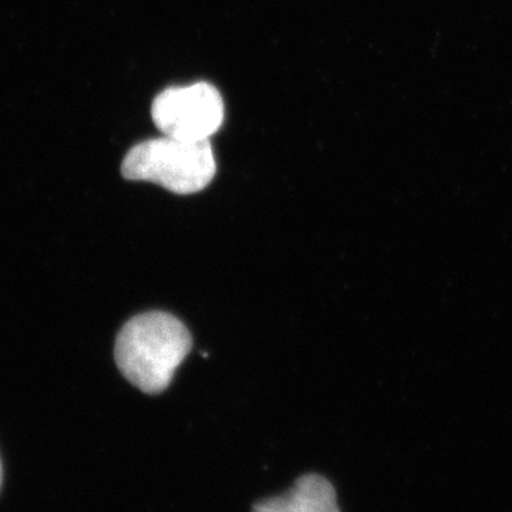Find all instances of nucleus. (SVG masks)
Here are the masks:
<instances>
[{
    "mask_svg": "<svg viewBox=\"0 0 512 512\" xmlns=\"http://www.w3.org/2000/svg\"><path fill=\"white\" fill-rule=\"evenodd\" d=\"M192 348L187 326L167 312H147L128 320L114 348L128 382L147 394L164 392Z\"/></svg>",
    "mask_w": 512,
    "mask_h": 512,
    "instance_id": "nucleus-1",
    "label": "nucleus"
},
{
    "mask_svg": "<svg viewBox=\"0 0 512 512\" xmlns=\"http://www.w3.org/2000/svg\"><path fill=\"white\" fill-rule=\"evenodd\" d=\"M121 174L131 181H148L178 195L205 190L217 174L210 140L184 141L173 137L143 141L128 151Z\"/></svg>",
    "mask_w": 512,
    "mask_h": 512,
    "instance_id": "nucleus-2",
    "label": "nucleus"
},
{
    "mask_svg": "<svg viewBox=\"0 0 512 512\" xmlns=\"http://www.w3.org/2000/svg\"><path fill=\"white\" fill-rule=\"evenodd\" d=\"M151 117L163 136L207 141L224 123V100L210 83L170 87L154 99Z\"/></svg>",
    "mask_w": 512,
    "mask_h": 512,
    "instance_id": "nucleus-3",
    "label": "nucleus"
},
{
    "mask_svg": "<svg viewBox=\"0 0 512 512\" xmlns=\"http://www.w3.org/2000/svg\"><path fill=\"white\" fill-rule=\"evenodd\" d=\"M252 512H340L335 488L319 474H306L291 490L259 501Z\"/></svg>",
    "mask_w": 512,
    "mask_h": 512,
    "instance_id": "nucleus-4",
    "label": "nucleus"
},
{
    "mask_svg": "<svg viewBox=\"0 0 512 512\" xmlns=\"http://www.w3.org/2000/svg\"><path fill=\"white\" fill-rule=\"evenodd\" d=\"M2 477H3L2 463H0V485H2Z\"/></svg>",
    "mask_w": 512,
    "mask_h": 512,
    "instance_id": "nucleus-5",
    "label": "nucleus"
}]
</instances>
